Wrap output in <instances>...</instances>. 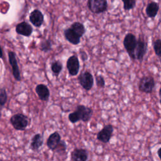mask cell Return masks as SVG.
<instances>
[{
	"label": "cell",
	"instance_id": "cell-5",
	"mask_svg": "<svg viewBox=\"0 0 161 161\" xmlns=\"http://www.w3.org/2000/svg\"><path fill=\"white\" fill-rule=\"evenodd\" d=\"M77 80L79 84L86 91H89L92 89L94 85V77L92 74L89 71L82 72L77 77Z\"/></svg>",
	"mask_w": 161,
	"mask_h": 161
},
{
	"label": "cell",
	"instance_id": "cell-24",
	"mask_svg": "<svg viewBox=\"0 0 161 161\" xmlns=\"http://www.w3.org/2000/svg\"><path fill=\"white\" fill-rule=\"evenodd\" d=\"M123 3V9L128 11L135 8L136 6V0H121Z\"/></svg>",
	"mask_w": 161,
	"mask_h": 161
},
{
	"label": "cell",
	"instance_id": "cell-2",
	"mask_svg": "<svg viewBox=\"0 0 161 161\" xmlns=\"http://www.w3.org/2000/svg\"><path fill=\"white\" fill-rule=\"evenodd\" d=\"M123 43L124 48L130 58L135 60L134 53L137 43L136 36L131 33H128L124 37Z\"/></svg>",
	"mask_w": 161,
	"mask_h": 161
},
{
	"label": "cell",
	"instance_id": "cell-10",
	"mask_svg": "<svg viewBox=\"0 0 161 161\" xmlns=\"http://www.w3.org/2000/svg\"><path fill=\"white\" fill-rule=\"evenodd\" d=\"M75 111L79 114L80 119L85 123L88 122L91 119L93 113V111L91 108L86 106L82 104L77 105Z\"/></svg>",
	"mask_w": 161,
	"mask_h": 161
},
{
	"label": "cell",
	"instance_id": "cell-12",
	"mask_svg": "<svg viewBox=\"0 0 161 161\" xmlns=\"http://www.w3.org/2000/svg\"><path fill=\"white\" fill-rule=\"evenodd\" d=\"M89 153L86 149L75 148L70 153L71 161H87Z\"/></svg>",
	"mask_w": 161,
	"mask_h": 161
},
{
	"label": "cell",
	"instance_id": "cell-6",
	"mask_svg": "<svg viewBox=\"0 0 161 161\" xmlns=\"http://www.w3.org/2000/svg\"><path fill=\"white\" fill-rule=\"evenodd\" d=\"M147 43L141 36H139L138 39L137 40V43L134 53L135 60H136L142 62L147 53Z\"/></svg>",
	"mask_w": 161,
	"mask_h": 161
},
{
	"label": "cell",
	"instance_id": "cell-11",
	"mask_svg": "<svg viewBox=\"0 0 161 161\" xmlns=\"http://www.w3.org/2000/svg\"><path fill=\"white\" fill-rule=\"evenodd\" d=\"M29 20L31 23L35 27H40L44 21V15L38 9H35L32 11L29 16Z\"/></svg>",
	"mask_w": 161,
	"mask_h": 161
},
{
	"label": "cell",
	"instance_id": "cell-25",
	"mask_svg": "<svg viewBox=\"0 0 161 161\" xmlns=\"http://www.w3.org/2000/svg\"><path fill=\"white\" fill-rule=\"evenodd\" d=\"M8 95L4 88L0 89V106H3L7 101Z\"/></svg>",
	"mask_w": 161,
	"mask_h": 161
},
{
	"label": "cell",
	"instance_id": "cell-31",
	"mask_svg": "<svg viewBox=\"0 0 161 161\" xmlns=\"http://www.w3.org/2000/svg\"><path fill=\"white\" fill-rule=\"evenodd\" d=\"M111 1H114V0H111Z\"/></svg>",
	"mask_w": 161,
	"mask_h": 161
},
{
	"label": "cell",
	"instance_id": "cell-3",
	"mask_svg": "<svg viewBox=\"0 0 161 161\" xmlns=\"http://www.w3.org/2000/svg\"><path fill=\"white\" fill-rule=\"evenodd\" d=\"M155 87V80L152 76H143L138 82V90L141 92L150 94Z\"/></svg>",
	"mask_w": 161,
	"mask_h": 161
},
{
	"label": "cell",
	"instance_id": "cell-19",
	"mask_svg": "<svg viewBox=\"0 0 161 161\" xmlns=\"http://www.w3.org/2000/svg\"><path fill=\"white\" fill-rule=\"evenodd\" d=\"M70 28L74 30L76 34L81 38L83 35L85 34L86 31V29L84 26V25L78 21H75L70 26Z\"/></svg>",
	"mask_w": 161,
	"mask_h": 161
},
{
	"label": "cell",
	"instance_id": "cell-22",
	"mask_svg": "<svg viewBox=\"0 0 161 161\" xmlns=\"http://www.w3.org/2000/svg\"><path fill=\"white\" fill-rule=\"evenodd\" d=\"M66 150H67L66 143L65 142V141L61 140L53 152L58 154H65L66 153Z\"/></svg>",
	"mask_w": 161,
	"mask_h": 161
},
{
	"label": "cell",
	"instance_id": "cell-8",
	"mask_svg": "<svg viewBox=\"0 0 161 161\" xmlns=\"http://www.w3.org/2000/svg\"><path fill=\"white\" fill-rule=\"evenodd\" d=\"M113 130V126L111 124L106 125L97 133V139L103 143H108L112 137Z\"/></svg>",
	"mask_w": 161,
	"mask_h": 161
},
{
	"label": "cell",
	"instance_id": "cell-20",
	"mask_svg": "<svg viewBox=\"0 0 161 161\" xmlns=\"http://www.w3.org/2000/svg\"><path fill=\"white\" fill-rule=\"evenodd\" d=\"M51 70L53 73V75L57 77L59 74H60L61 71L63 69V64L59 60H55L52 62L51 64Z\"/></svg>",
	"mask_w": 161,
	"mask_h": 161
},
{
	"label": "cell",
	"instance_id": "cell-27",
	"mask_svg": "<svg viewBox=\"0 0 161 161\" xmlns=\"http://www.w3.org/2000/svg\"><path fill=\"white\" fill-rule=\"evenodd\" d=\"M96 83L98 87L103 88L105 87V80L103 75H99L96 77Z\"/></svg>",
	"mask_w": 161,
	"mask_h": 161
},
{
	"label": "cell",
	"instance_id": "cell-23",
	"mask_svg": "<svg viewBox=\"0 0 161 161\" xmlns=\"http://www.w3.org/2000/svg\"><path fill=\"white\" fill-rule=\"evenodd\" d=\"M153 48L156 55L160 58L161 57V40L157 38L153 42Z\"/></svg>",
	"mask_w": 161,
	"mask_h": 161
},
{
	"label": "cell",
	"instance_id": "cell-28",
	"mask_svg": "<svg viewBox=\"0 0 161 161\" xmlns=\"http://www.w3.org/2000/svg\"><path fill=\"white\" fill-rule=\"evenodd\" d=\"M79 55H80L81 60L83 62H85V61H86L88 59V55H87V53L84 50H83L82 49L79 50Z\"/></svg>",
	"mask_w": 161,
	"mask_h": 161
},
{
	"label": "cell",
	"instance_id": "cell-9",
	"mask_svg": "<svg viewBox=\"0 0 161 161\" xmlns=\"http://www.w3.org/2000/svg\"><path fill=\"white\" fill-rule=\"evenodd\" d=\"M8 58H9V64L12 68V72H13V75L14 76V78L16 80L20 81L21 75H20V71L19 69V67H18L16 57V53L13 51H9Z\"/></svg>",
	"mask_w": 161,
	"mask_h": 161
},
{
	"label": "cell",
	"instance_id": "cell-21",
	"mask_svg": "<svg viewBox=\"0 0 161 161\" xmlns=\"http://www.w3.org/2000/svg\"><path fill=\"white\" fill-rule=\"evenodd\" d=\"M53 42L50 38L42 40L40 43V50L45 53H47L52 50Z\"/></svg>",
	"mask_w": 161,
	"mask_h": 161
},
{
	"label": "cell",
	"instance_id": "cell-7",
	"mask_svg": "<svg viewBox=\"0 0 161 161\" xmlns=\"http://www.w3.org/2000/svg\"><path fill=\"white\" fill-rule=\"evenodd\" d=\"M66 67L70 76L77 75L80 69V63L79 58L76 55L69 57L67 60Z\"/></svg>",
	"mask_w": 161,
	"mask_h": 161
},
{
	"label": "cell",
	"instance_id": "cell-16",
	"mask_svg": "<svg viewBox=\"0 0 161 161\" xmlns=\"http://www.w3.org/2000/svg\"><path fill=\"white\" fill-rule=\"evenodd\" d=\"M61 136L58 131H54L50 134L47 140V146L52 152L61 140Z\"/></svg>",
	"mask_w": 161,
	"mask_h": 161
},
{
	"label": "cell",
	"instance_id": "cell-4",
	"mask_svg": "<svg viewBox=\"0 0 161 161\" xmlns=\"http://www.w3.org/2000/svg\"><path fill=\"white\" fill-rule=\"evenodd\" d=\"M87 6L94 14L104 13L108 9L107 0H87Z\"/></svg>",
	"mask_w": 161,
	"mask_h": 161
},
{
	"label": "cell",
	"instance_id": "cell-30",
	"mask_svg": "<svg viewBox=\"0 0 161 161\" xmlns=\"http://www.w3.org/2000/svg\"><path fill=\"white\" fill-rule=\"evenodd\" d=\"M160 148H158V151H157V154H158V157H160Z\"/></svg>",
	"mask_w": 161,
	"mask_h": 161
},
{
	"label": "cell",
	"instance_id": "cell-1",
	"mask_svg": "<svg viewBox=\"0 0 161 161\" xmlns=\"http://www.w3.org/2000/svg\"><path fill=\"white\" fill-rule=\"evenodd\" d=\"M10 123L16 130H25L28 126L30 119L28 117L23 113H17L10 118Z\"/></svg>",
	"mask_w": 161,
	"mask_h": 161
},
{
	"label": "cell",
	"instance_id": "cell-18",
	"mask_svg": "<svg viewBox=\"0 0 161 161\" xmlns=\"http://www.w3.org/2000/svg\"><path fill=\"white\" fill-rule=\"evenodd\" d=\"M159 10V5L155 1H151L149 3L145 9L146 14L148 17L150 18H154L158 14Z\"/></svg>",
	"mask_w": 161,
	"mask_h": 161
},
{
	"label": "cell",
	"instance_id": "cell-17",
	"mask_svg": "<svg viewBox=\"0 0 161 161\" xmlns=\"http://www.w3.org/2000/svg\"><path fill=\"white\" fill-rule=\"evenodd\" d=\"M44 142L43 136L42 134L36 133L33 136L31 140L30 148L33 151H38L43 145Z\"/></svg>",
	"mask_w": 161,
	"mask_h": 161
},
{
	"label": "cell",
	"instance_id": "cell-26",
	"mask_svg": "<svg viewBox=\"0 0 161 161\" xmlns=\"http://www.w3.org/2000/svg\"><path fill=\"white\" fill-rule=\"evenodd\" d=\"M68 118L69 121H70L72 123H75L80 120L79 115L75 110L69 114Z\"/></svg>",
	"mask_w": 161,
	"mask_h": 161
},
{
	"label": "cell",
	"instance_id": "cell-29",
	"mask_svg": "<svg viewBox=\"0 0 161 161\" xmlns=\"http://www.w3.org/2000/svg\"><path fill=\"white\" fill-rule=\"evenodd\" d=\"M3 50H2V48L0 46V58H3Z\"/></svg>",
	"mask_w": 161,
	"mask_h": 161
},
{
	"label": "cell",
	"instance_id": "cell-15",
	"mask_svg": "<svg viewBox=\"0 0 161 161\" xmlns=\"http://www.w3.org/2000/svg\"><path fill=\"white\" fill-rule=\"evenodd\" d=\"M64 35L66 40L74 45H77L80 42V38L70 27L64 30Z\"/></svg>",
	"mask_w": 161,
	"mask_h": 161
},
{
	"label": "cell",
	"instance_id": "cell-14",
	"mask_svg": "<svg viewBox=\"0 0 161 161\" xmlns=\"http://www.w3.org/2000/svg\"><path fill=\"white\" fill-rule=\"evenodd\" d=\"M35 92L39 99L43 101H47L49 99L50 92L48 87L43 84H38L35 87Z\"/></svg>",
	"mask_w": 161,
	"mask_h": 161
},
{
	"label": "cell",
	"instance_id": "cell-13",
	"mask_svg": "<svg viewBox=\"0 0 161 161\" xmlns=\"http://www.w3.org/2000/svg\"><path fill=\"white\" fill-rule=\"evenodd\" d=\"M16 33L24 36L28 37L31 36L33 33V27L28 23L26 21H22L16 25L15 27Z\"/></svg>",
	"mask_w": 161,
	"mask_h": 161
}]
</instances>
